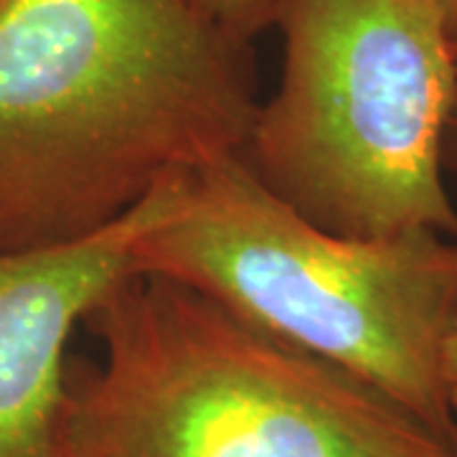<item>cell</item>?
Returning <instances> with one entry per match:
<instances>
[{"label":"cell","mask_w":457,"mask_h":457,"mask_svg":"<svg viewBox=\"0 0 457 457\" xmlns=\"http://www.w3.org/2000/svg\"><path fill=\"white\" fill-rule=\"evenodd\" d=\"M201 16L234 41L249 46L264 29L272 26L275 0H191Z\"/></svg>","instance_id":"cell-6"},{"label":"cell","mask_w":457,"mask_h":457,"mask_svg":"<svg viewBox=\"0 0 457 457\" xmlns=\"http://www.w3.org/2000/svg\"><path fill=\"white\" fill-rule=\"evenodd\" d=\"M249 46L191 0H0V254L95 237L242 153Z\"/></svg>","instance_id":"cell-1"},{"label":"cell","mask_w":457,"mask_h":457,"mask_svg":"<svg viewBox=\"0 0 457 457\" xmlns=\"http://www.w3.org/2000/svg\"><path fill=\"white\" fill-rule=\"evenodd\" d=\"M442 386H445L450 411L457 420V323L447 333L445 345H442Z\"/></svg>","instance_id":"cell-7"},{"label":"cell","mask_w":457,"mask_h":457,"mask_svg":"<svg viewBox=\"0 0 457 457\" xmlns=\"http://www.w3.org/2000/svg\"><path fill=\"white\" fill-rule=\"evenodd\" d=\"M64 457H457V442L338 366L173 279L128 272L84 315Z\"/></svg>","instance_id":"cell-2"},{"label":"cell","mask_w":457,"mask_h":457,"mask_svg":"<svg viewBox=\"0 0 457 457\" xmlns=\"http://www.w3.org/2000/svg\"><path fill=\"white\" fill-rule=\"evenodd\" d=\"M285 62L242 150L315 227L378 239L457 237L442 150L457 97L455 38L425 0H275Z\"/></svg>","instance_id":"cell-4"},{"label":"cell","mask_w":457,"mask_h":457,"mask_svg":"<svg viewBox=\"0 0 457 457\" xmlns=\"http://www.w3.org/2000/svg\"><path fill=\"white\" fill-rule=\"evenodd\" d=\"M186 179L77 245L0 254V457H64L71 333L132 272L137 239L173 212Z\"/></svg>","instance_id":"cell-5"},{"label":"cell","mask_w":457,"mask_h":457,"mask_svg":"<svg viewBox=\"0 0 457 457\" xmlns=\"http://www.w3.org/2000/svg\"><path fill=\"white\" fill-rule=\"evenodd\" d=\"M425 3H429L437 11V16L447 26L450 36L457 41V0H425Z\"/></svg>","instance_id":"cell-9"},{"label":"cell","mask_w":457,"mask_h":457,"mask_svg":"<svg viewBox=\"0 0 457 457\" xmlns=\"http://www.w3.org/2000/svg\"><path fill=\"white\" fill-rule=\"evenodd\" d=\"M455 56H457V41H455ZM442 165H445V179L447 186H453L450 191L457 194V97L453 114H450V125L445 135V150H442Z\"/></svg>","instance_id":"cell-8"},{"label":"cell","mask_w":457,"mask_h":457,"mask_svg":"<svg viewBox=\"0 0 457 457\" xmlns=\"http://www.w3.org/2000/svg\"><path fill=\"white\" fill-rule=\"evenodd\" d=\"M132 272L196 290L457 442L442 386V345L457 323V237L333 234L275 196L237 153L183 180L173 212L137 239Z\"/></svg>","instance_id":"cell-3"}]
</instances>
